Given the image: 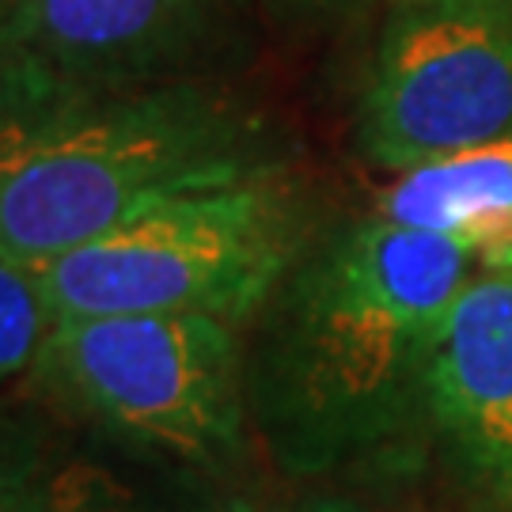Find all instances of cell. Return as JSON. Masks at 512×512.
I'll list each match as a JSON object with an SVG mask.
<instances>
[{"instance_id":"cell-9","label":"cell","mask_w":512,"mask_h":512,"mask_svg":"<svg viewBox=\"0 0 512 512\" xmlns=\"http://www.w3.org/2000/svg\"><path fill=\"white\" fill-rule=\"evenodd\" d=\"M54 323L57 311L50 308L35 270L0 255V387L38 365Z\"/></svg>"},{"instance_id":"cell-4","label":"cell","mask_w":512,"mask_h":512,"mask_svg":"<svg viewBox=\"0 0 512 512\" xmlns=\"http://www.w3.org/2000/svg\"><path fill=\"white\" fill-rule=\"evenodd\" d=\"M35 372L76 410L171 456L217 463L243 437V349L213 315L57 319Z\"/></svg>"},{"instance_id":"cell-2","label":"cell","mask_w":512,"mask_h":512,"mask_svg":"<svg viewBox=\"0 0 512 512\" xmlns=\"http://www.w3.org/2000/svg\"><path fill=\"white\" fill-rule=\"evenodd\" d=\"M270 171L262 126L194 88L0 84V255L38 270L152 205Z\"/></svg>"},{"instance_id":"cell-14","label":"cell","mask_w":512,"mask_h":512,"mask_svg":"<svg viewBox=\"0 0 512 512\" xmlns=\"http://www.w3.org/2000/svg\"><path fill=\"white\" fill-rule=\"evenodd\" d=\"M395 4H459V0H395Z\"/></svg>"},{"instance_id":"cell-1","label":"cell","mask_w":512,"mask_h":512,"mask_svg":"<svg viewBox=\"0 0 512 512\" xmlns=\"http://www.w3.org/2000/svg\"><path fill=\"white\" fill-rule=\"evenodd\" d=\"M478 255L452 236L357 220L304 251L277 289L258 406L304 471L391 459L429 418L444 315Z\"/></svg>"},{"instance_id":"cell-5","label":"cell","mask_w":512,"mask_h":512,"mask_svg":"<svg viewBox=\"0 0 512 512\" xmlns=\"http://www.w3.org/2000/svg\"><path fill=\"white\" fill-rule=\"evenodd\" d=\"M512 137V0L399 4L384 27L357 141L387 171Z\"/></svg>"},{"instance_id":"cell-7","label":"cell","mask_w":512,"mask_h":512,"mask_svg":"<svg viewBox=\"0 0 512 512\" xmlns=\"http://www.w3.org/2000/svg\"><path fill=\"white\" fill-rule=\"evenodd\" d=\"M429 418L471 482L509 505L512 270H482L452 300L429 365Z\"/></svg>"},{"instance_id":"cell-12","label":"cell","mask_w":512,"mask_h":512,"mask_svg":"<svg viewBox=\"0 0 512 512\" xmlns=\"http://www.w3.org/2000/svg\"><path fill=\"white\" fill-rule=\"evenodd\" d=\"M224 512H281V509H270V505H255V501H236V505H228Z\"/></svg>"},{"instance_id":"cell-8","label":"cell","mask_w":512,"mask_h":512,"mask_svg":"<svg viewBox=\"0 0 512 512\" xmlns=\"http://www.w3.org/2000/svg\"><path fill=\"white\" fill-rule=\"evenodd\" d=\"M376 217L467 243L482 270H512V137L403 171Z\"/></svg>"},{"instance_id":"cell-11","label":"cell","mask_w":512,"mask_h":512,"mask_svg":"<svg viewBox=\"0 0 512 512\" xmlns=\"http://www.w3.org/2000/svg\"><path fill=\"white\" fill-rule=\"evenodd\" d=\"M0 512H38V494H31L23 482L0 486Z\"/></svg>"},{"instance_id":"cell-10","label":"cell","mask_w":512,"mask_h":512,"mask_svg":"<svg viewBox=\"0 0 512 512\" xmlns=\"http://www.w3.org/2000/svg\"><path fill=\"white\" fill-rule=\"evenodd\" d=\"M38 512H133L129 497L95 467H65L38 490Z\"/></svg>"},{"instance_id":"cell-16","label":"cell","mask_w":512,"mask_h":512,"mask_svg":"<svg viewBox=\"0 0 512 512\" xmlns=\"http://www.w3.org/2000/svg\"><path fill=\"white\" fill-rule=\"evenodd\" d=\"M509 512H512V501H509Z\"/></svg>"},{"instance_id":"cell-13","label":"cell","mask_w":512,"mask_h":512,"mask_svg":"<svg viewBox=\"0 0 512 512\" xmlns=\"http://www.w3.org/2000/svg\"><path fill=\"white\" fill-rule=\"evenodd\" d=\"M12 482H23V475H16L12 467H4V463H0V486H12Z\"/></svg>"},{"instance_id":"cell-15","label":"cell","mask_w":512,"mask_h":512,"mask_svg":"<svg viewBox=\"0 0 512 512\" xmlns=\"http://www.w3.org/2000/svg\"><path fill=\"white\" fill-rule=\"evenodd\" d=\"M300 4H334V0H300Z\"/></svg>"},{"instance_id":"cell-3","label":"cell","mask_w":512,"mask_h":512,"mask_svg":"<svg viewBox=\"0 0 512 512\" xmlns=\"http://www.w3.org/2000/svg\"><path fill=\"white\" fill-rule=\"evenodd\" d=\"M304 239L293 183L270 167L152 205L35 277L57 319L213 315L239 327L293 274Z\"/></svg>"},{"instance_id":"cell-6","label":"cell","mask_w":512,"mask_h":512,"mask_svg":"<svg viewBox=\"0 0 512 512\" xmlns=\"http://www.w3.org/2000/svg\"><path fill=\"white\" fill-rule=\"evenodd\" d=\"M209 0H0V84L118 92L171 65Z\"/></svg>"}]
</instances>
